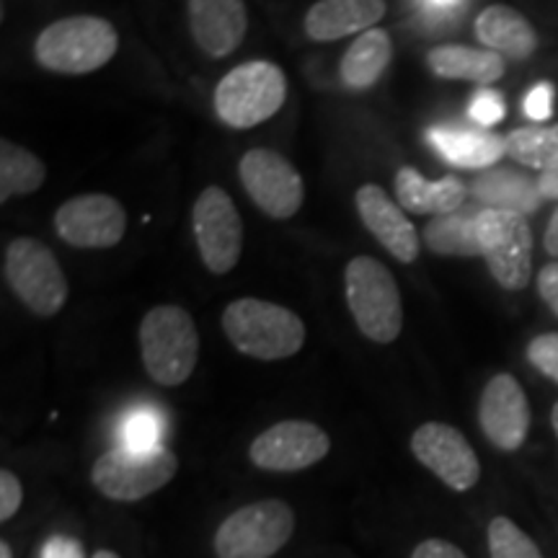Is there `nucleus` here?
<instances>
[{
	"mask_svg": "<svg viewBox=\"0 0 558 558\" xmlns=\"http://www.w3.org/2000/svg\"><path fill=\"white\" fill-rule=\"evenodd\" d=\"M550 424H554V432H556V437H558V401H556L554 411H550Z\"/></svg>",
	"mask_w": 558,
	"mask_h": 558,
	"instance_id": "nucleus-41",
	"label": "nucleus"
},
{
	"mask_svg": "<svg viewBox=\"0 0 558 558\" xmlns=\"http://www.w3.org/2000/svg\"><path fill=\"white\" fill-rule=\"evenodd\" d=\"M478 424L488 442L501 452L525 445L530 432V407L520 380L509 373L494 375L478 401Z\"/></svg>",
	"mask_w": 558,
	"mask_h": 558,
	"instance_id": "nucleus-15",
	"label": "nucleus"
},
{
	"mask_svg": "<svg viewBox=\"0 0 558 558\" xmlns=\"http://www.w3.org/2000/svg\"><path fill=\"white\" fill-rule=\"evenodd\" d=\"M21 501H24V486L16 473L3 469L0 471V520L9 522L21 509Z\"/></svg>",
	"mask_w": 558,
	"mask_h": 558,
	"instance_id": "nucleus-33",
	"label": "nucleus"
},
{
	"mask_svg": "<svg viewBox=\"0 0 558 558\" xmlns=\"http://www.w3.org/2000/svg\"><path fill=\"white\" fill-rule=\"evenodd\" d=\"M160 418L158 414H153L148 409H137L122 422L120 429V439H122V448L128 450H153L160 448Z\"/></svg>",
	"mask_w": 558,
	"mask_h": 558,
	"instance_id": "nucleus-29",
	"label": "nucleus"
},
{
	"mask_svg": "<svg viewBox=\"0 0 558 558\" xmlns=\"http://www.w3.org/2000/svg\"><path fill=\"white\" fill-rule=\"evenodd\" d=\"M0 558H13V550L9 546V541L0 543Z\"/></svg>",
	"mask_w": 558,
	"mask_h": 558,
	"instance_id": "nucleus-39",
	"label": "nucleus"
},
{
	"mask_svg": "<svg viewBox=\"0 0 558 558\" xmlns=\"http://www.w3.org/2000/svg\"><path fill=\"white\" fill-rule=\"evenodd\" d=\"M190 29L209 58H228L241 47L248 29L243 0H190Z\"/></svg>",
	"mask_w": 558,
	"mask_h": 558,
	"instance_id": "nucleus-17",
	"label": "nucleus"
},
{
	"mask_svg": "<svg viewBox=\"0 0 558 558\" xmlns=\"http://www.w3.org/2000/svg\"><path fill=\"white\" fill-rule=\"evenodd\" d=\"M347 305L357 329L375 344H390L403 329L401 290L386 264L354 256L344 269Z\"/></svg>",
	"mask_w": 558,
	"mask_h": 558,
	"instance_id": "nucleus-4",
	"label": "nucleus"
},
{
	"mask_svg": "<svg viewBox=\"0 0 558 558\" xmlns=\"http://www.w3.org/2000/svg\"><path fill=\"white\" fill-rule=\"evenodd\" d=\"M411 452L424 469L435 473L452 492H471L481 478L476 450L463 432L442 422H427L411 435Z\"/></svg>",
	"mask_w": 558,
	"mask_h": 558,
	"instance_id": "nucleus-14",
	"label": "nucleus"
},
{
	"mask_svg": "<svg viewBox=\"0 0 558 558\" xmlns=\"http://www.w3.org/2000/svg\"><path fill=\"white\" fill-rule=\"evenodd\" d=\"M192 230L199 256L213 275H228L241 259L243 226L235 202L222 186H207L194 202Z\"/></svg>",
	"mask_w": 558,
	"mask_h": 558,
	"instance_id": "nucleus-10",
	"label": "nucleus"
},
{
	"mask_svg": "<svg viewBox=\"0 0 558 558\" xmlns=\"http://www.w3.org/2000/svg\"><path fill=\"white\" fill-rule=\"evenodd\" d=\"M354 205H357L362 226L378 239L380 246L393 259H399L401 264L416 262L422 241H418L414 222L403 215V207L396 199H390L383 186L362 184L354 194Z\"/></svg>",
	"mask_w": 558,
	"mask_h": 558,
	"instance_id": "nucleus-16",
	"label": "nucleus"
},
{
	"mask_svg": "<svg viewBox=\"0 0 558 558\" xmlns=\"http://www.w3.org/2000/svg\"><path fill=\"white\" fill-rule=\"evenodd\" d=\"M507 156L527 169L546 171L558 158V124H535L518 128L505 135Z\"/></svg>",
	"mask_w": 558,
	"mask_h": 558,
	"instance_id": "nucleus-27",
	"label": "nucleus"
},
{
	"mask_svg": "<svg viewBox=\"0 0 558 558\" xmlns=\"http://www.w3.org/2000/svg\"><path fill=\"white\" fill-rule=\"evenodd\" d=\"M54 230L68 246L114 248L128 233V213L111 194H78L58 207Z\"/></svg>",
	"mask_w": 558,
	"mask_h": 558,
	"instance_id": "nucleus-13",
	"label": "nucleus"
},
{
	"mask_svg": "<svg viewBox=\"0 0 558 558\" xmlns=\"http://www.w3.org/2000/svg\"><path fill=\"white\" fill-rule=\"evenodd\" d=\"M473 32H476V39L484 45V50L497 52L501 58L507 54L512 60H527L538 50L535 26L518 9L505 3L488 5L481 11Z\"/></svg>",
	"mask_w": 558,
	"mask_h": 558,
	"instance_id": "nucleus-19",
	"label": "nucleus"
},
{
	"mask_svg": "<svg viewBox=\"0 0 558 558\" xmlns=\"http://www.w3.org/2000/svg\"><path fill=\"white\" fill-rule=\"evenodd\" d=\"M527 360L538 373L558 383V331L541 333L527 344Z\"/></svg>",
	"mask_w": 558,
	"mask_h": 558,
	"instance_id": "nucleus-31",
	"label": "nucleus"
},
{
	"mask_svg": "<svg viewBox=\"0 0 558 558\" xmlns=\"http://www.w3.org/2000/svg\"><path fill=\"white\" fill-rule=\"evenodd\" d=\"M538 292L543 303L558 316V262H550L538 275Z\"/></svg>",
	"mask_w": 558,
	"mask_h": 558,
	"instance_id": "nucleus-35",
	"label": "nucleus"
},
{
	"mask_svg": "<svg viewBox=\"0 0 558 558\" xmlns=\"http://www.w3.org/2000/svg\"><path fill=\"white\" fill-rule=\"evenodd\" d=\"M295 533V512L282 499H262L235 509L215 533L218 558H271Z\"/></svg>",
	"mask_w": 558,
	"mask_h": 558,
	"instance_id": "nucleus-7",
	"label": "nucleus"
},
{
	"mask_svg": "<svg viewBox=\"0 0 558 558\" xmlns=\"http://www.w3.org/2000/svg\"><path fill=\"white\" fill-rule=\"evenodd\" d=\"M481 256L505 290H525L533 277V230L522 215L505 209L478 213Z\"/></svg>",
	"mask_w": 558,
	"mask_h": 558,
	"instance_id": "nucleus-9",
	"label": "nucleus"
},
{
	"mask_svg": "<svg viewBox=\"0 0 558 558\" xmlns=\"http://www.w3.org/2000/svg\"><path fill=\"white\" fill-rule=\"evenodd\" d=\"M179 458L166 448L128 450L111 448L96 460L90 481L107 499L140 501L148 499L177 476Z\"/></svg>",
	"mask_w": 558,
	"mask_h": 558,
	"instance_id": "nucleus-8",
	"label": "nucleus"
},
{
	"mask_svg": "<svg viewBox=\"0 0 558 558\" xmlns=\"http://www.w3.org/2000/svg\"><path fill=\"white\" fill-rule=\"evenodd\" d=\"M424 246L439 256H481L478 213L442 215L424 228Z\"/></svg>",
	"mask_w": 558,
	"mask_h": 558,
	"instance_id": "nucleus-26",
	"label": "nucleus"
},
{
	"mask_svg": "<svg viewBox=\"0 0 558 558\" xmlns=\"http://www.w3.org/2000/svg\"><path fill=\"white\" fill-rule=\"evenodd\" d=\"M288 96V75L269 60H251L233 68L215 88V114L233 130L269 122Z\"/></svg>",
	"mask_w": 558,
	"mask_h": 558,
	"instance_id": "nucleus-5",
	"label": "nucleus"
},
{
	"mask_svg": "<svg viewBox=\"0 0 558 558\" xmlns=\"http://www.w3.org/2000/svg\"><path fill=\"white\" fill-rule=\"evenodd\" d=\"M386 11V0H318L305 13L303 29L313 41H337L375 29Z\"/></svg>",
	"mask_w": 558,
	"mask_h": 558,
	"instance_id": "nucleus-18",
	"label": "nucleus"
},
{
	"mask_svg": "<svg viewBox=\"0 0 558 558\" xmlns=\"http://www.w3.org/2000/svg\"><path fill=\"white\" fill-rule=\"evenodd\" d=\"M427 68L442 81H471L492 86L505 75V58L492 50L465 45H442L427 52Z\"/></svg>",
	"mask_w": 558,
	"mask_h": 558,
	"instance_id": "nucleus-22",
	"label": "nucleus"
},
{
	"mask_svg": "<svg viewBox=\"0 0 558 558\" xmlns=\"http://www.w3.org/2000/svg\"><path fill=\"white\" fill-rule=\"evenodd\" d=\"M538 186H541L543 199H558V158L548 166L546 171H541Z\"/></svg>",
	"mask_w": 558,
	"mask_h": 558,
	"instance_id": "nucleus-37",
	"label": "nucleus"
},
{
	"mask_svg": "<svg viewBox=\"0 0 558 558\" xmlns=\"http://www.w3.org/2000/svg\"><path fill=\"white\" fill-rule=\"evenodd\" d=\"M90 558H120V556H117L114 550H107V548H101V550H96V554L90 556Z\"/></svg>",
	"mask_w": 558,
	"mask_h": 558,
	"instance_id": "nucleus-40",
	"label": "nucleus"
},
{
	"mask_svg": "<svg viewBox=\"0 0 558 558\" xmlns=\"http://www.w3.org/2000/svg\"><path fill=\"white\" fill-rule=\"evenodd\" d=\"M120 47L114 24L101 16H65L45 26L34 41V58L45 70L86 75L107 65Z\"/></svg>",
	"mask_w": 558,
	"mask_h": 558,
	"instance_id": "nucleus-2",
	"label": "nucleus"
},
{
	"mask_svg": "<svg viewBox=\"0 0 558 558\" xmlns=\"http://www.w3.org/2000/svg\"><path fill=\"white\" fill-rule=\"evenodd\" d=\"M331 439L318 424L305 418H288L271 424L251 442L248 456L256 469L269 473H298L329 456Z\"/></svg>",
	"mask_w": 558,
	"mask_h": 558,
	"instance_id": "nucleus-12",
	"label": "nucleus"
},
{
	"mask_svg": "<svg viewBox=\"0 0 558 558\" xmlns=\"http://www.w3.org/2000/svg\"><path fill=\"white\" fill-rule=\"evenodd\" d=\"M427 140L458 169H488L507 153L505 137L484 128H432Z\"/></svg>",
	"mask_w": 558,
	"mask_h": 558,
	"instance_id": "nucleus-21",
	"label": "nucleus"
},
{
	"mask_svg": "<svg viewBox=\"0 0 558 558\" xmlns=\"http://www.w3.org/2000/svg\"><path fill=\"white\" fill-rule=\"evenodd\" d=\"M505 114H507V104L499 90L484 86L473 94V99L469 104V117L478 124V128L484 130L494 128V124L505 120Z\"/></svg>",
	"mask_w": 558,
	"mask_h": 558,
	"instance_id": "nucleus-30",
	"label": "nucleus"
},
{
	"mask_svg": "<svg viewBox=\"0 0 558 558\" xmlns=\"http://www.w3.org/2000/svg\"><path fill=\"white\" fill-rule=\"evenodd\" d=\"M3 277L34 316L52 318L68 303V277L52 248L37 239H13L3 254Z\"/></svg>",
	"mask_w": 558,
	"mask_h": 558,
	"instance_id": "nucleus-6",
	"label": "nucleus"
},
{
	"mask_svg": "<svg viewBox=\"0 0 558 558\" xmlns=\"http://www.w3.org/2000/svg\"><path fill=\"white\" fill-rule=\"evenodd\" d=\"M488 554L492 558H543L541 548L512 520L499 514L488 522Z\"/></svg>",
	"mask_w": 558,
	"mask_h": 558,
	"instance_id": "nucleus-28",
	"label": "nucleus"
},
{
	"mask_svg": "<svg viewBox=\"0 0 558 558\" xmlns=\"http://www.w3.org/2000/svg\"><path fill=\"white\" fill-rule=\"evenodd\" d=\"M239 177L246 194L264 215L290 220L303 207L305 184L295 166L277 150L254 148L243 153Z\"/></svg>",
	"mask_w": 558,
	"mask_h": 558,
	"instance_id": "nucleus-11",
	"label": "nucleus"
},
{
	"mask_svg": "<svg viewBox=\"0 0 558 558\" xmlns=\"http://www.w3.org/2000/svg\"><path fill=\"white\" fill-rule=\"evenodd\" d=\"M465 184L456 177H445L437 181L424 179L414 166H403L396 173V202L414 215H432L442 218L463 207Z\"/></svg>",
	"mask_w": 558,
	"mask_h": 558,
	"instance_id": "nucleus-20",
	"label": "nucleus"
},
{
	"mask_svg": "<svg viewBox=\"0 0 558 558\" xmlns=\"http://www.w3.org/2000/svg\"><path fill=\"white\" fill-rule=\"evenodd\" d=\"M45 179L47 169L37 153L21 148L11 140H0V202L34 194Z\"/></svg>",
	"mask_w": 558,
	"mask_h": 558,
	"instance_id": "nucleus-25",
	"label": "nucleus"
},
{
	"mask_svg": "<svg viewBox=\"0 0 558 558\" xmlns=\"http://www.w3.org/2000/svg\"><path fill=\"white\" fill-rule=\"evenodd\" d=\"M41 558H86V554H83V546L75 538L54 535L41 548Z\"/></svg>",
	"mask_w": 558,
	"mask_h": 558,
	"instance_id": "nucleus-36",
	"label": "nucleus"
},
{
	"mask_svg": "<svg viewBox=\"0 0 558 558\" xmlns=\"http://www.w3.org/2000/svg\"><path fill=\"white\" fill-rule=\"evenodd\" d=\"M390 58H393V41L388 32L369 29L349 45L339 62V78L352 90L373 88L390 65Z\"/></svg>",
	"mask_w": 558,
	"mask_h": 558,
	"instance_id": "nucleus-24",
	"label": "nucleus"
},
{
	"mask_svg": "<svg viewBox=\"0 0 558 558\" xmlns=\"http://www.w3.org/2000/svg\"><path fill=\"white\" fill-rule=\"evenodd\" d=\"M222 331L246 357L288 360L305 344V324L298 313L259 298L233 300L222 311Z\"/></svg>",
	"mask_w": 558,
	"mask_h": 558,
	"instance_id": "nucleus-1",
	"label": "nucleus"
},
{
	"mask_svg": "<svg viewBox=\"0 0 558 558\" xmlns=\"http://www.w3.org/2000/svg\"><path fill=\"white\" fill-rule=\"evenodd\" d=\"M411 558H469V556H465L456 543L445 538H427L418 543Z\"/></svg>",
	"mask_w": 558,
	"mask_h": 558,
	"instance_id": "nucleus-34",
	"label": "nucleus"
},
{
	"mask_svg": "<svg viewBox=\"0 0 558 558\" xmlns=\"http://www.w3.org/2000/svg\"><path fill=\"white\" fill-rule=\"evenodd\" d=\"M432 3H439V5H448V3H452V0H432Z\"/></svg>",
	"mask_w": 558,
	"mask_h": 558,
	"instance_id": "nucleus-42",
	"label": "nucleus"
},
{
	"mask_svg": "<svg viewBox=\"0 0 558 558\" xmlns=\"http://www.w3.org/2000/svg\"><path fill=\"white\" fill-rule=\"evenodd\" d=\"M471 192L481 205H486V209H505V213L522 215V218L535 213L543 202L538 179H530L525 173L509 169L481 173L473 181Z\"/></svg>",
	"mask_w": 558,
	"mask_h": 558,
	"instance_id": "nucleus-23",
	"label": "nucleus"
},
{
	"mask_svg": "<svg viewBox=\"0 0 558 558\" xmlns=\"http://www.w3.org/2000/svg\"><path fill=\"white\" fill-rule=\"evenodd\" d=\"M543 246H546V251L554 259H558V207L554 209V215H550L546 235H543Z\"/></svg>",
	"mask_w": 558,
	"mask_h": 558,
	"instance_id": "nucleus-38",
	"label": "nucleus"
},
{
	"mask_svg": "<svg viewBox=\"0 0 558 558\" xmlns=\"http://www.w3.org/2000/svg\"><path fill=\"white\" fill-rule=\"evenodd\" d=\"M554 101H556L554 83L541 81L527 90L525 104H522V107H525V114L533 122H546V120H550V117H554Z\"/></svg>",
	"mask_w": 558,
	"mask_h": 558,
	"instance_id": "nucleus-32",
	"label": "nucleus"
},
{
	"mask_svg": "<svg viewBox=\"0 0 558 558\" xmlns=\"http://www.w3.org/2000/svg\"><path fill=\"white\" fill-rule=\"evenodd\" d=\"M140 354L158 386L177 388L192 378L199 357V333L190 311L156 305L140 324Z\"/></svg>",
	"mask_w": 558,
	"mask_h": 558,
	"instance_id": "nucleus-3",
	"label": "nucleus"
}]
</instances>
